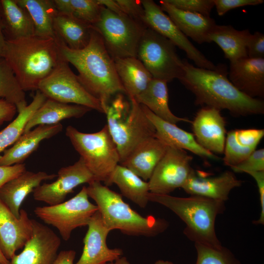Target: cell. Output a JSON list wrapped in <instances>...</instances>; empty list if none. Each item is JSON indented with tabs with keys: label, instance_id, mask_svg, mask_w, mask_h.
<instances>
[{
	"label": "cell",
	"instance_id": "6da1fadb",
	"mask_svg": "<svg viewBox=\"0 0 264 264\" xmlns=\"http://www.w3.org/2000/svg\"><path fill=\"white\" fill-rule=\"evenodd\" d=\"M184 73L179 79L195 96V104L228 110L234 116H247L264 113V102L238 90L227 77L224 65L215 69L194 66L183 60Z\"/></svg>",
	"mask_w": 264,
	"mask_h": 264
},
{
	"label": "cell",
	"instance_id": "7a4b0ae2",
	"mask_svg": "<svg viewBox=\"0 0 264 264\" xmlns=\"http://www.w3.org/2000/svg\"><path fill=\"white\" fill-rule=\"evenodd\" d=\"M58 42L63 59L76 68L79 81L100 101L105 113L113 96L117 93L126 94L114 60L92 26L89 42L82 49L69 48L60 39Z\"/></svg>",
	"mask_w": 264,
	"mask_h": 264
},
{
	"label": "cell",
	"instance_id": "3957f363",
	"mask_svg": "<svg viewBox=\"0 0 264 264\" xmlns=\"http://www.w3.org/2000/svg\"><path fill=\"white\" fill-rule=\"evenodd\" d=\"M2 57L24 91L37 90L41 81L63 59L58 40L36 36L6 41Z\"/></svg>",
	"mask_w": 264,
	"mask_h": 264
},
{
	"label": "cell",
	"instance_id": "277c9868",
	"mask_svg": "<svg viewBox=\"0 0 264 264\" xmlns=\"http://www.w3.org/2000/svg\"><path fill=\"white\" fill-rule=\"evenodd\" d=\"M88 184V196L95 201L103 223L110 231L118 229L128 235L154 237L168 228L165 220L142 216L132 209L120 194L100 181L93 180Z\"/></svg>",
	"mask_w": 264,
	"mask_h": 264
},
{
	"label": "cell",
	"instance_id": "5b68a950",
	"mask_svg": "<svg viewBox=\"0 0 264 264\" xmlns=\"http://www.w3.org/2000/svg\"><path fill=\"white\" fill-rule=\"evenodd\" d=\"M149 201L160 204L175 213L186 224L184 235L195 242L222 246L215 230L217 216L225 210L224 202L198 196L181 198L150 193Z\"/></svg>",
	"mask_w": 264,
	"mask_h": 264
},
{
	"label": "cell",
	"instance_id": "8992f818",
	"mask_svg": "<svg viewBox=\"0 0 264 264\" xmlns=\"http://www.w3.org/2000/svg\"><path fill=\"white\" fill-rule=\"evenodd\" d=\"M119 93L107 106V126L118 151L120 163L140 142L155 135L153 123L133 98L125 100Z\"/></svg>",
	"mask_w": 264,
	"mask_h": 264
},
{
	"label": "cell",
	"instance_id": "52a82bcc",
	"mask_svg": "<svg viewBox=\"0 0 264 264\" xmlns=\"http://www.w3.org/2000/svg\"><path fill=\"white\" fill-rule=\"evenodd\" d=\"M66 135L80 154L95 180L106 185L111 174L120 163L117 148L106 125L99 131L85 133L68 126Z\"/></svg>",
	"mask_w": 264,
	"mask_h": 264
},
{
	"label": "cell",
	"instance_id": "ba28073f",
	"mask_svg": "<svg viewBox=\"0 0 264 264\" xmlns=\"http://www.w3.org/2000/svg\"><path fill=\"white\" fill-rule=\"evenodd\" d=\"M92 26L113 60L137 57L140 41L147 28L127 16L118 15L103 6L99 19Z\"/></svg>",
	"mask_w": 264,
	"mask_h": 264
},
{
	"label": "cell",
	"instance_id": "9c48e42d",
	"mask_svg": "<svg viewBox=\"0 0 264 264\" xmlns=\"http://www.w3.org/2000/svg\"><path fill=\"white\" fill-rule=\"evenodd\" d=\"M137 58L153 78L171 82L184 73L183 60L170 40L150 28L144 30L140 41Z\"/></svg>",
	"mask_w": 264,
	"mask_h": 264
},
{
	"label": "cell",
	"instance_id": "30bf717a",
	"mask_svg": "<svg viewBox=\"0 0 264 264\" xmlns=\"http://www.w3.org/2000/svg\"><path fill=\"white\" fill-rule=\"evenodd\" d=\"M88 198L87 187L84 186L69 200L54 205L36 207L34 212L45 223L56 228L64 241H67L75 229L87 226L98 211L96 205Z\"/></svg>",
	"mask_w": 264,
	"mask_h": 264
},
{
	"label": "cell",
	"instance_id": "8fae6325",
	"mask_svg": "<svg viewBox=\"0 0 264 264\" xmlns=\"http://www.w3.org/2000/svg\"><path fill=\"white\" fill-rule=\"evenodd\" d=\"M68 64L63 59L61 60L52 72L41 81L37 90L47 98L84 106L105 113L100 101L84 88Z\"/></svg>",
	"mask_w": 264,
	"mask_h": 264
},
{
	"label": "cell",
	"instance_id": "7c38bea8",
	"mask_svg": "<svg viewBox=\"0 0 264 264\" xmlns=\"http://www.w3.org/2000/svg\"><path fill=\"white\" fill-rule=\"evenodd\" d=\"M192 157L183 150L168 146L148 181L150 192L169 195L187 182L194 170Z\"/></svg>",
	"mask_w": 264,
	"mask_h": 264
},
{
	"label": "cell",
	"instance_id": "4fadbf2b",
	"mask_svg": "<svg viewBox=\"0 0 264 264\" xmlns=\"http://www.w3.org/2000/svg\"><path fill=\"white\" fill-rule=\"evenodd\" d=\"M141 2L144 9L145 21L147 27L164 36L175 46L184 51L196 66L212 70L216 68L217 66L193 44L160 5L152 0H142Z\"/></svg>",
	"mask_w": 264,
	"mask_h": 264
},
{
	"label": "cell",
	"instance_id": "5bb4252c",
	"mask_svg": "<svg viewBox=\"0 0 264 264\" xmlns=\"http://www.w3.org/2000/svg\"><path fill=\"white\" fill-rule=\"evenodd\" d=\"M56 177L51 183H44L37 187L33 192L34 199L48 205L58 204L65 201L67 195L79 185L95 180L80 157L73 165L60 168Z\"/></svg>",
	"mask_w": 264,
	"mask_h": 264
},
{
	"label": "cell",
	"instance_id": "9a60e30c",
	"mask_svg": "<svg viewBox=\"0 0 264 264\" xmlns=\"http://www.w3.org/2000/svg\"><path fill=\"white\" fill-rule=\"evenodd\" d=\"M32 232L22 251L10 264H53L61 244L60 238L49 227L32 219Z\"/></svg>",
	"mask_w": 264,
	"mask_h": 264
},
{
	"label": "cell",
	"instance_id": "2e32d148",
	"mask_svg": "<svg viewBox=\"0 0 264 264\" xmlns=\"http://www.w3.org/2000/svg\"><path fill=\"white\" fill-rule=\"evenodd\" d=\"M225 124L220 110L203 107L192 122L193 134L198 144L206 150L214 154H223L227 133Z\"/></svg>",
	"mask_w": 264,
	"mask_h": 264
},
{
	"label": "cell",
	"instance_id": "e0dca14e",
	"mask_svg": "<svg viewBox=\"0 0 264 264\" xmlns=\"http://www.w3.org/2000/svg\"><path fill=\"white\" fill-rule=\"evenodd\" d=\"M32 232V219L20 209L17 218L0 199V248L8 260L24 247Z\"/></svg>",
	"mask_w": 264,
	"mask_h": 264
},
{
	"label": "cell",
	"instance_id": "ac0fdd59",
	"mask_svg": "<svg viewBox=\"0 0 264 264\" xmlns=\"http://www.w3.org/2000/svg\"><path fill=\"white\" fill-rule=\"evenodd\" d=\"M87 226L83 252L75 264H105L122 256V249L108 247L106 241L110 231L103 223L98 211L92 216Z\"/></svg>",
	"mask_w": 264,
	"mask_h": 264
},
{
	"label": "cell",
	"instance_id": "d6986e66",
	"mask_svg": "<svg viewBox=\"0 0 264 264\" xmlns=\"http://www.w3.org/2000/svg\"><path fill=\"white\" fill-rule=\"evenodd\" d=\"M228 76L233 85L247 96L264 97V58L246 57L230 62Z\"/></svg>",
	"mask_w": 264,
	"mask_h": 264
},
{
	"label": "cell",
	"instance_id": "ffe728a7",
	"mask_svg": "<svg viewBox=\"0 0 264 264\" xmlns=\"http://www.w3.org/2000/svg\"><path fill=\"white\" fill-rule=\"evenodd\" d=\"M242 182L230 171H226L218 176L204 177L194 170L182 188L191 196L225 202L228 199L231 190L241 186Z\"/></svg>",
	"mask_w": 264,
	"mask_h": 264
},
{
	"label": "cell",
	"instance_id": "44dd1931",
	"mask_svg": "<svg viewBox=\"0 0 264 264\" xmlns=\"http://www.w3.org/2000/svg\"><path fill=\"white\" fill-rule=\"evenodd\" d=\"M145 113L155 129V136L168 146L189 151L203 158L217 160L219 157L206 150L197 142L193 133L158 117L145 106L141 105Z\"/></svg>",
	"mask_w": 264,
	"mask_h": 264
},
{
	"label": "cell",
	"instance_id": "7402d4cb",
	"mask_svg": "<svg viewBox=\"0 0 264 264\" xmlns=\"http://www.w3.org/2000/svg\"><path fill=\"white\" fill-rule=\"evenodd\" d=\"M56 177L57 174L25 170L0 188V199L19 218L20 207L26 197L43 181L51 180Z\"/></svg>",
	"mask_w": 264,
	"mask_h": 264
},
{
	"label": "cell",
	"instance_id": "603a6c76",
	"mask_svg": "<svg viewBox=\"0 0 264 264\" xmlns=\"http://www.w3.org/2000/svg\"><path fill=\"white\" fill-rule=\"evenodd\" d=\"M167 147L155 136L150 137L138 144L120 164L146 181L164 155Z\"/></svg>",
	"mask_w": 264,
	"mask_h": 264
},
{
	"label": "cell",
	"instance_id": "cb8c5ba5",
	"mask_svg": "<svg viewBox=\"0 0 264 264\" xmlns=\"http://www.w3.org/2000/svg\"><path fill=\"white\" fill-rule=\"evenodd\" d=\"M62 130L61 123L42 125L23 133L12 147L3 151V154L0 156V166L22 163L37 149L42 141L54 136Z\"/></svg>",
	"mask_w": 264,
	"mask_h": 264
},
{
	"label": "cell",
	"instance_id": "d4e9b609",
	"mask_svg": "<svg viewBox=\"0 0 264 264\" xmlns=\"http://www.w3.org/2000/svg\"><path fill=\"white\" fill-rule=\"evenodd\" d=\"M160 6L179 30L199 44L209 43V35L217 25L210 17L177 9L166 0L159 1Z\"/></svg>",
	"mask_w": 264,
	"mask_h": 264
},
{
	"label": "cell",
	"instance_id": "484cf974",
	"mask_svg": "<svg viewBox=\"0 0 264 264\" xmlns=\"http://www.w3.org/2000/svg\"><path fill=\"white\" fill-rule=\"evenodd\" d=\"M264 136V130L237 129L226 133L223 161L230 167L244 160L256 149Z\"/></svg>",
	"mask_w": 264,
	"mask_h": 264
},
{
	"label": "cell",
	"instance_id": "4316f807",
	"mask_svg": "<svg viewBox=\"0 0 264 264\" xmlns=\"http://www.w3.org/2000/svg\"><path fill=\"white\" fill-rule=\"evenodd\" d=\"M0 21L6 41L35 35L29 14L15 0H0Z\"/></svg>",
	"mask_w": 264,
	"mask_h": 264
},
{
	"label": "cell",
	"instance_id": "83f0119b",
	"mask_svg": "<svg viewBox=\"0 0 264 264\" xmlns=\"http://www.w3.org/2000/svg\"><path fill=\"white\" fill-rule=\"evenodd\" d=\"M91 110L87 107L60 102L47 98L27 122L23 133L42 125H55L71 118L82 117Z\"/></svg>",
	"mask_w": 264,
	"mask_h": 264
},
{
	"label": "cell",
	"instance_id": "f1b7e54d",
	"mask_svg": "<svg viewBox=\"0 0 264 264\" xmlns=\"http://www.w3.org/2000/svg\"><path fill=\"white\" fill-rule=\"evenodd\" d=\"M134 99L164 121L176 125L180 122H190L176 116L170 110L166 81L153 78L146 88Z\"/></svg>",
	"mask_w": 264,
	"mask_h": 264
},
{
	"label": "cell",
	"instance_id": "f546056e",
	"mask_svg": "<svg viewBox=\"0 0 264 264\" xmlns=\"http://www.w3.org/2000/svg\"><path fill=\"white\" fill-rule=\"evenodd\" d=\"M118 77L130 98H134L147 87L153 77L137 57L114 59Z\"/></svg>",
	"mask_w": 264,
	"mask_h": 264
},
{
	"label": "cell",
	"instance_id": "4dcf8cb0",
	"mask_svg": "<svg viewBox=\"0 0 264 264\" xmlns=\"http://www.w3.org/2000/svg\"><path fill=\"white\" fill-rule=\"evenodd\" d=\"M91 28L92 25L58 11L54 18L53 29L56 38L72 49H82L88 45Z\"/></svg>",
	"mask_w": 264,
	"mask_h": 264
},
{
	"label": "cell",
	"instance_id": "1f68e13d",
	"mask_svg": "<svg viewBox=\"0 0 264 264\" xmlns=\"http://www.w3.org/2000/svg\"><path fill=\"white\" fill-rule=\"evenodd\" d=\"M251 33L238 30L231 25L217 24L209 35V43H216L230 62L248 57L246 45Z\"/></svg>",
	"mask_w": 264,
	"mask_h": 264
},
{
	"label": "cell",
	"instance_id": "d6a6232c",
	"mask_svg": "<svg viewBox=\"0 0 264 264\" xmlns=\"http://www.w3.org/2000/svg\"><path fill=\"white\" fill-rule=\"evenodd\" d=\"M115 184L122 194L141 208H145L148 202L150 193L148 182L127 167L117 165L106 186Z\"/></svg>",
	"mask_w": 264,
	"mask_h": 264
},
{
	"label": "cell",
	"instance_id": "836d02e7",
	"mask_svg": "<svg viewBox=\"0 0 264 264\" xmlns=\"http://www.w3.org/2000/svg\"><path fill=\"white\" fill-rule=\"evenodd\" d=\"M15 0L29 14L34 26V36L57 39L53 29V20L58 11L53 0Z\"/></svg>",
	"mask_w": 264,
	"mask_h": 264
},
{
	"label": "cell",
	"instance_id": "e575fe53",
	"mask_svg": "<svg viewBox=\"0 0 264 264\" xmlns=\"http://www.w3.org/2000/svg\"><path fill=\"white\" fill-rule=\"evenodd\" d=\"M46 99L43 93L37 90L31 102L18 111L17 117L0 132V153L14 144L23 134L29 120Z\"/></svg>",
	"mask_w": 264,
	"mask_h": 264
},
{
	"label": "cell",
	"instance_id": "d590c367",
	"mask_svg": "<svg viewBox=\"0 0 264 264\" xmlns=\"http://www.w3.org/2000/svg\"><path fill=\"white\" fill-rule=\"evenodd\" d=\"M0 98L15 105L17 112L27 105L25 91L11 68L1 56H0Z\"/></svg>",
	"mask_w": 264,
	"mask_h": 264
},
{
	"label": "cell",
	"instance_id": "8d00e7d4",
	"mask_svg": "<svg viewBox=\"0 0 264 264\" xmlns=\"http://www.w3.org/2000/svg\"><path fill=\"white\" fill-rule=\"evenodd\" d=\"M57 11L91 25L99 19L102 5L97 0H53Z\"/></svg>",
	"mask_w": 264,
	"mask_h": 264
},
{
	"label": "cell",
	"instance_id": "74e56055",
	"mask_svg": "<svg viewBox=\"0 0 264 264\" xmlns=\"http://www.w3.org/2000/svg\"><path fill=\"white\" fill-rule=\"evenodd\" d=\"M197 253L195 264H241L235 255L227 248L214 247L195 242Z\"/></svg>",
	"mask_w": 264,
	"mask_h": 264
},
{
	"label": "cell",
	"instance_id": "f35d334b",
	"mask_svg": "<svg viewBox=\"0 0 264 264\" xmlns=\"http://www.w3.org/2000/svg\"><path fill=\"white\" fill-rule=\"evenodd\" d=\"M166 1L181 10L198 13L210 17V13L215 6L214 0H166Z\"/></svg>",
	"mask_w": 264,
	"mask_h": 264
},
{
	"label": "cell",
	"instance_id": "ab89813d",
	"mask_svg": "<svg viewBox=\"0 0 264 264\" xmlns=\"http://www.w3.org/2000/svg\"><path fill=\"white\" fill-rule=\"evenodd\" d=\"M230 168L235 173L264 171V149L255 150L244 160Z\"/></svg>",
	"mask_w": 264,
	"mask_h": 264
},
{
	"label": "cell",
	"instance_id": "60d3db41",
	"mask_svg": "<svg viewBox=\"0 0 264 264\" xmlns=\"http://www.w3.org/2000/svg\"><path fill=\"white\" fill-rule=\"evenodd\" d=\"M124 13L130 18L147 28L141 0H116Z\"/></svg>",
	"mask_w": 264,
	"mask_h": 264
},
{
	"label": "cell",
	"instance_id": "b9f144b4",
	"mask_svg": "<svg viewBox=\"0 0 264 264\" xmlns=\"http://www.w3.org/2000/svg\"><path fill=\"white\" fill-rule=\"evenodd\" d=\"M218 15L223 16L228 11L237 7L257 5L264 3L263 0H214Z\"/></svg>",
	"mask_w": 264,
	"mask_h": 264
},
{
	"label": "cell",
	"instance_id": "7bdbcfd3",
	"mask_svg": "<svg viewBox=\"0 0 264 264\" xmlns=\"http://www.w3.org/2000/svg\"><path fill=\"white\" fill-rule=\"evenodd\" d=\"M247 57L264 58V35L256 31L250 34L246 45Z\"/></svg>",
	"mask_w": 264,
	"mask_h": 264
},
{
	"label": "cell",
	"instance_id": "ee69618b",
	"mask_svg": "<svg viewBox=\"0 0 264 264\" xmlns=\"http://www.w3.org/2000/svg\"><path fill=\"white\" fill-rule=\"evenodd\" d=\"M26 170L24 163L0 166V188Z\"/></svg>",
	"mask_w": 264,
	"mask_h": 264
},
{
	"label": "cell",
	"instance_id": "f6af8a7d",
	"mask_svg": "<svg viewBox=\"0 0 264 264\" xmlns=\"http://www.w3.org/2000/svg\"><path fill=\"white\" fill-rule=\"evenodd\" d=\"M255 180L259 194L261 204V214L259 219L253 221L255 224L264 223V171L251 172L247 173Z\"/></svg>",
	"mask_w": 264,
	"mask_h": 264
},
{
	"label": "cell",
	"instance_id": "bcb514c9",
	"mask_svg": "<svg viewBox=\"0 0 264 264\" xmlns=\"http://www.w3.org/2000/svg\"><path fill=\"white\" fill-rule=\"evenodd\" d=\"M17 112L15 105L0 98V126L5 122L12 120Z\"/></svg>",
	"mask_w": 264,
	"mask_h": 264
},
{
	"label": "cell",
	"instance_id": "7dc6e473",
	"mask_svg": "<svg viewBox=\"0 0 264 264\" xmlns=\"http://www.w3.org/2000/svg\"><path fill=\"white\" fill-rule=\"evenodd\" d=\"M76 252L73 250L60 251L53 264H74Z\"/></svg>",
	"mask_w": 264,
	"mask_h": 264
},
{
	"label": "cell",
	"instance_id": "c3c4849f",
	"mask_svg": "<svg viewBox=\"0 0 264 264\" xmlns=\"http://www.w3.org/2000/svg\"><path fill=\"white\" fill-rule=\"evenodd\" d=\"M98 3L101 5L105 7L113 13L120 15H126L120 6L119 5L116 0H97ZM127 16V15H126Z\"/></svg>",
	"mask_w": 264,
	"mask_h": 264
},
{
	"label": "cell",
	"instance_id": "681fc988",
	"mask_svg": "<svg viewBox=\"0 0 264 264\" xmlns=\"http://www.w3.org/2000/svg\"><path fill=\"white\" fill-rule=\"evenodd\" d=\"M5 43H6V40L4 38L2 30V27L0 23V56L2 57L4 47L5 46Z\"/></svg>",
	"mask_w": 264,
	"mask_h": 264
},
{
	"label": "cell",
	"instance_id": "f907efd6",
	"mask_svg": "<svg viewBox=\"0 0 264 264\" xmlns=\"http://www.w3.org/2000/svg\"><path fill=\"white\" fill-rule=\"evenodd\" d=\"M105 264H131L125 257H120L116 260Z\"/></svg>",
	"mask_w": 264,
	"mask_h": 264
},
{
	"label": "cell",
	"instance_id": "816d5d0a",
	"mask_svg": "<svg viewBox=\"0 0 264 264\" xmlns=\"http://www.w3.org/2000/svg\"><path fill=\"white\" fill-rule=\"evenodd\" d=\"M0 263L1 264H10V261L4 256L0 248Z\"/></svg>",
	"mask_w": 264,
	"mask_h": 264
},
{
	"label": "cell",
	"instance_id": "f5cc1de1",
	"mask_svg": "<svg viewBox=\"0 0 264 264\" xmlns=\"http://www.w3.org/2000/svg\"><path fill=\"white\" fill-rule=\"evenodd\" d=\"M154 264H174L172 262H170V261L159 260L156 261Z\"/></svg>",
	"mask_w": 264,
	"mask_h": 264
},
{
	"label": "cell",
	"instance_id": "db71d44e",
	"mask_svg": "<svg viewBox=\"0 0 264 264\" xmlns=\"http://www.w3.org/2000/svg\"><path fill=\"white\" fill-rule=\"evenodd\" d=\"M0 264H1L0 263Z\"/></svg>",
	"mask_w": 264,
	"mask_h": 264
}]
</instances>
